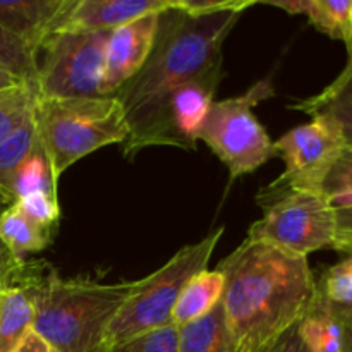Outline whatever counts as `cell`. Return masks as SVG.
Returning <instances> with one entry per match:
<instances>
[{"mask_svg": "<svg viewBox=\"0 0 352 352\" xmlns=\"http://www.w3.org/2000/svg\"><path fill=\"white\" fill-rule=\"evenodd\" d=\"M217 270L226 278L223 318L234 352H258L299 325L318 287L308 258L246 239Z\"/></svg>", "mask_w": 352, "mask_h": 352, "instance_id": "1", "label": "cell"}, {"mask_svg": "<svg viewBox=\"0 0 352 352\" xmlns=\"http://www.w3.org/2000/svg\"><path fill=\"white\" fill-rule=\"evenodd\" d=\"M244 0L241 6L208 16H192L177 9L160 14L157 36L148 60L116 96L129 124V138L122 143L127 158L143 150V143L153 129L165 100L189 79L222 65V47L232 28L254 6Z\"/></svg>", "mask_w": 352, "mask_h": 352, "instance_id": "2", "label": "cell"}, {"mask_svg": "<svg viewBox=\"0 0 352 352\" xmlns=\"http://www.w3.org/2000/svg\"><path fill=\"white\" fill-rule=\"evenodd\" d=\"M24 274V272H23ZM23 282L34 301L33 330L54 352H107V330L133 291V282L100 284L62 278L55 270Z\"/></svg>", "mask_w": 352, "mask_h": 352, "instance_id": "3", "label": "cell"}, {"mask_svg": "<svg viewBox=\"0 0 352 352\" xmlns=\"http://www.w3.org/2000/svg\"><path fill=\"white\" fill-rule=\"evenodd\" d=\"M41 151L57 184L71 165L109 144L129 138L122 105L113 95L38 98L33 110Z\"/></svg>", "mask_w": 352, "mask_h": 352, "instance_id": "4", "label": "cell"}, {"mask_svg": "<svg viewBox=\"0 0 352 352\" xmlns=\"http://www.w3.org/2000/svg\"><path fill=\"white\" fill-rule=\"evenodd\" d=\"M223 230V227H219L198 243L181 248L164 267L133 282L129 298L107 330V346L112 347L172 323V311L182 289L196 274L206 270Z\"/></svg>", "mask_w": 352, "mask_h": 352, "instance_id": "5", "label": "cell"}, {"mask_svg": "<svg viewBox=\"0 0 352 352\" xmlns=\"http://www.w3.org/2000/svg\"><path fill=\"white\" fill-rule=\"evenodd\" d=\"M263 217L248 230L250 241L306 256L336 248L337 222L327 192L292 191L268 184L256 198Z\"/></svg>", "mask_w": 352, "mask_h": 352, "instance_id": "6", "label": "cell"}, {"mask_svg": "<svg viewBox=\"0 0 352 352\" xmlns=\"http://www.w3.org/2000/svg\"><path fill=\"white\" fill-rule=\"evenodd\" d=\"M275 95L270 79H261L243 95L212 103L199 131L203 141L229 170L230 181L251 174L277 157L274 141L253 113V109Z\"/></svg>", "mask_w": 352, "mask_h": 352, "instance_id": "7", "label": "cell"}, {"mask_svg": "<svg viewBox=\"0 0 352 352\" xmlns=\"http://www.w3.org/2000/svg\"><path fill=\"white\" fill-rule=\"evenodd\" d=\"M110 31L64 30L52 34L38 52V98L102 96L105 50Z\"/></svg>", "mask_w": 352, "mask_h": 352, "instance_id": "8", "label": "cell"}, {"mask_svg": "<svg viewBox=\"0 0 352 352\" xmlns=\"http://www.w3.org/2000/svg\"><path fill=\"white\" fill-rule=\"evenodd\" d=\"M274 144L285 170L270 186L315 192L323 191L330 172L347 148L342 129L329 116H313L309 122L291 129Z\"/></svg>", "mask_w": 352, "mask_h": 352, "instance_id": "9", "label": "cell"}, {"mask_svg": "<svg viewBox=\"0 0 352 352\" xmlns=\"http://www.w3.org/2000/svg\"><path fill=\"white\" fill-rule=\"evenodd\" d=\"M223 71L222 65L210 69L175 88L165 100L153 129L144 140L143 148L175 146L195 151Z\"/></svg>", "mask_w": 352, "mask_h": 352, "instance_id": "10", "label": "cell"}, {"mask_svg": "<svg viewBox=\"0 0 352 352\" xmlns=\"http://www.w3.org/2000/svg\"><path fill=\"white\" fill-rule=\"evenodd\" d=\"M160 14H148L110 31L100 95H116L141 71L153 48Z\"/></svg>", "mask_w": 352, "mask_h": 352, "instance_id": "11", "label": "cell"}, {"mask_svg": "<svg viewBox=\"0 0 352 352\" xmlns=\"http://www.w3.org/2000/svg\"><path fill=\"white\" fill-rule=\"evenodd\" d=\"M172 6L174 0H72L57 31H112Z\"/></svg>", "mask_w": 352, "mask_h": 352, "instance_id": "12", "label": "cell"}, {"mask_svg": "<svg viewBox=\"0 0 352 352\" xmlns=\"http://www.w3.org/2000/svg\"><path fill=\"white\" fill-rule=\"evenodd\" d=\"M72 0H0V24L19 38L34 57L57 33Z\"/></svg>", "mask_w": 352, "mask_h": 352, "instance_id": "13", "label": "cell"}, {"mask_svg": "<svg viewBox=\"0 0 352 352\" xmlns=\"http://www.w3.org/2000/svg\"><path fill=\"white\" fill-rule=\"evenodd\" d=\"M308 116H329L342 129L347 148L352 146V43L347 47V64L339 76L316 95L291 105Z\"/></svg>", "mask_w": 352, "mask_h": 352, "instance_id": "14", "label": "cell"}, {"mask_svg": "<svg viewBox=\"0 0 352 352\" xmlns=\"http://www.w3.org/2000/svg\"><path fill=\"white\" fill-rule=\"evenodd\" d=\"M226 278L219 270H203L196 274L182 289L172 311V323L179 329L198 322L213 311L222 301Z\"/></svg>", "mask_w": 352, "mask_h": 352, "instance_id": "15", "label": "cell"}, {"mask_svg": "<svg viewBox=\"0 0 352 352\" xmlns=\"http://www.w3.org/2000/svg\"><path fill=\"white\" fill-rule=\"evenodd\" d=\"M34 301L23 280L10 284L0 294V352H12L33 330Z\"/></svg>", "mask_w": 352, "mask_h": 352, "instance_id": "16", "label": "cell"}, {"mask_svg": "<svg viewBox=\"0 0 352 352\" xmlns=\"http://www.w3.org/2000/svg\"><path fill=\"white\" fill-rule=\"evenodd\" d=\"M52 230L38 226L12 203L0 212V241L16 260L23 261L31 253L43 251L52 243Z\"/></svg>", "mask_w": 352, "mask_h": 352, "instance_id": "17", "label": "cell"}, {"mask_svg": "<svg viewBox=\"0 0 352 352\" xmlns=\"http://www.w3.org/2000/svg\"><path fill=\"white\" fill-rule=\"evenodd\" d=\"M299 336L308 352H342V323L333 315L332 306L320 294L308 315L299 322Z\"/></svg>", "mask_w": 352, "mask_h": 352, "instance_id": "18", "label": "cell"}, {"mask_svg": "<svg viewBox=\"0 0 352 352\" xmlns=\"http://www.w3.org/2000/svg\"><path fill=\"white\" fill-rule=\"evenodd\" d=\"M298 14L306 16L316 31L351 47L352 0H299Z\"/></svg>", "mask_w": 352, "mask_h": 352, "instance_id": "19", "label": "cell"}, {"mask_svg": "<svg viewBox=\"0 0 352 352\" xmlns=\"http://www.w3.org/2000/svg\"><path fill=\"white\" fill-rule=\"evenodd\" d=\"M177 352H234L223 318L222 301L205 318L179 329Z\"/></svg>", "mask_w": 352, "mask_h": 352, "instance_id": "20", "label": "cell"}, {"mask_svg": "<svg viewBox=\"0 0 352 352\" xmlns=\"http://www.w3.org/2000/svg\"><path fill=\"white\" fill-rule=\"evenodd\" d=\"M40 141H38L36 126H34V117L31 116L12 136L7 138L3 143H0V198L3 201L10 199V184L16 175L17 168L24 164L28 157L40 151Z\"/></svg>", "mask_w": 352, "mask_h": 352, "instance_id": "21", "label": "cell"}, {"mask_svg": "<svg viewBox=\"0 0 352 352\" xmlns=\"http://www.w3.org/2000/svg\"><path fill=\"white\" fill-rule=\"evenodd\" d=\"M34 105L36 89L28 82L0 91V143L12 136L33 116Z\"/></svg>", "mask_w": 352, "mask_h": 352, "instance_id": "22", "label": "cell"}, {"mask_svg": "<svg viewBox=\"0 0 352 352\" xmlns=\"http://www.w3.org/2000/svg\"><path fill=\"white\" fill-rule=\"evenodd\" d=\"M36 191L57 195V184L52 179L50 167H48V162L41 150L28 157L24 164L17 168L12 184H10V199L12 203H16L17 199Z\"/></svg>", "mask_w": 352, "mask_h": 352, "instance_id": "23", "label": "cell"}, {"mask_svg": "<svg viewBox=\"0 0 352 352\" xmlns=\"http://www.w3.org/2000/svg\"><path fill=\"white\" fill-rule=\"evenodd\" d=\"M0 64L9 69L12 74H16L17 78L26 81L28 85H36V57L31 54L30 48L19 38L14 36L2 24H0Z\"/></svg>", "mask_w": 352, "mask_h": 352, "instance_id": "24", "label": "cell"}, {"mask_svg": "<svg viewBox=\"0 0 352 352\" xmlns=\"http://www.w3.org/2000/svg\"><path fill=\"white\" fill-rule=\"evenodd\" d=\"M318 294L332 306L352 305V253L330 267L318 282Z\"/></svg>", "mask_w": 352, "mask_h": 352, "instance_id": "25", "label": "cell"}, {"mask_svg": "<svg viewBox=\"0 0 352 352\" xmlns=\"http://www.w3.org/2000/svg\"><path fill=\"white\" fill-rule=\"evenodd\" d=\"M179 327L174 323L141 333L129 340L109 347L107 352H177Z\"/></svg>", "mask_w": 352, "mask_h": 352, "instance_id": "26", "label": "cell"}, {"mask_svg": "<svg viewBox=\"0 0 352 352\" xmlns=\"http://www.w3.org/2000/svg\"><path fill=\"white\" fill-rule=\"evenodd\" d=\"M16 205L24 212V215L30 217L33 222L45 229L54 232V227L57 226L60 219V208H58L57 195H52L47 191H36L24 198L17 199Z\"/></svg>", "mask_w": 352, "mask_h": 352, "instance_id": "27", "label": "cell"}, {"mask_svg": "<svg viewBox=\"0 0 352 352\" xmlns=\"http://www.w3.org/2000/svg\"><path fill=\"white\" fill-rule=\"evenodd\" d=\"M323 191H325L327 195L352 191V146L346 148L342 157L339 158L337 165L333 167V170L330 172Z\"/></svg>", "mask_w": 352, "mask_h": 352, "instance_id": "28", "label": "cell"}, {"mask_svg": "<svg viewBox=\"0 0 352 352\" xmlns=\"http://www.w3.org/2000/svg\"><path fill=\"white\" fill-rule=\"evenodd\" d=\"M332 201L333 212H336L337 222V239L339 237L352 236V191L336 192L329 195Z\"/></svg>", "mask_w": 352, "mask_h": 352, "instance_id": "29", "label": "cell"}, {"mask_svg": "<svg viewBox=\"0 0 352 352\" xmlns=\"http://www.w3.org/2000/svg\"><path fill=\"white\" fill-rule=\"evenodd\" d=\"M24 267H26V263L16 260L9 250L0 254V294H2L3 289L9 287L21 277Z\"/></svg>", "mask_w": 352, "mask_h": 352, "instance_id": "30", "label": "cell"}, {"mask_svg": "<svg viewBox=\"0 0 352 352\" xmlns=\"http://www.w3.org/2000/svg\"><path fill=\"white\" fill-rule=\"evenodd\" d=\"M258 352H308V351H306L305 342H302L301 336H299L298 325H296L292 327L291 330H287L280 339H277L275 342H272L270 346H267L265 349Z\"/></svg>", "mask_w": 352, "mask_h": 352, "instance_id": "31", "label": "cell"}, {"mask_svg": "<svg viewBox=\"0 0 352 352\" xmlns=\"http://www.w3.org/2000/svg\"><path fill=\"white\" fill-rule=\"evenodd\" d=\"M12 352H54V351H52L50 344H48L40 333L31 330V332L28 333L19 344H17V347Z\"/></svg>", "mask_w": 352, "mask_h": 352, "instance_id": "32", "label": "cell"}, {"mask_svg": "<svg viewBox=\"0 0 352 352\" xmlns=\"http://www.w3.org/2000/svg\"><path fill=\"white\" fill-rule=\"evenodd\" d=\"M23 82H26V81H23L21 78H17V76L12 74L9 69L3 67V65L0 64V91H2V89H7V88H12V86L23 85Z\"/></svg>", "mask_w": 352, "mask_h": 352, "instance_id": "33", "label": "cell"}, {"mask_svg": "<svg viewBox=\"0 0 352 352\" xmlns=\"http://www.w3.org/2000/svg\"><path fill=\"white\" fill-rule=\"evenodd\" d=\"M339 322L342 323V336H344L342 352H352V322H344V320H339Z\"/></svg>", "mask_w": 352, "mask_h": 352, "instance_id": "34", "label": "cell"}, {"mask_svg": "<svg viewBox=\"0 0 352 352\" xmlns=\"http://www.w3.org/2000/svg\"><path fill=\"white\" fill-rule=\"evenodd\" d=\"M332 311L339 320H344V322H352V305L351 306H332Z\"/></svg>", "mask_w": 352, "mask_h": 352, "instance_id": "35", "label": "cell"}, {"mask_svg": "<svg viewBox=\"0 0 352 352\" xmlns=\"http://www.w3.org/2000/svg\"><path fill=\"white\" fill-rule=\"evenodd\" d=\"M333 250L340 251V253L351 254L352 253V236L351 237H339V239L336 241V248H333Z\"/></svg>", "mask_w": 352, "mask_h": 352, "instance_id": "36", "label": "cell"}, {"mask_svg": "<svg viewBox=\"0 0 352 352\" xmlns=\"http://www.w3.org/2000/svg\"><path fill=\"white\" fill-rule=\"evenodd\" d=\"M7 250V248L6 246H3V244H2V241H0V254H2L3 253V251H6Z\"/></svg>", "mask_w": 352, "mask_h": 352, "instance_id": "37", "label": "cell"}]
</instances>
